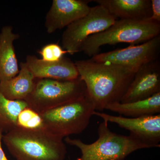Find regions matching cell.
<instances>
[{
	"mask_svg": "<svg viewBox=\"0 0 160 160\" xmlns=\"http://www.w3.org/2000/svg\"><path fill=\"white\" fill-rule=\"evenodd\" d=\"M96 111L121 102L138 69L91 59L75 62Z\"/></svg>",
	"mask_w": 160,
	"mask_h": 160,
	"instance_id": "6da1fadb",
	"label": "cell"
},
{
	"mask_svg": "<svg viewBox=\"0 0 160 160\" xmlns=\"http://www.w3.org/2000/svg\"><path fill=\"white\" fill-rule=\"evenodd\" d=\"M63 139L44 128L17 126L3 134L2 141L16 160H64L67 149Z\"/></svg>",
	"mask_w": 160,
	"mask_h": 160,
	"instance_id": "7a4b0ae2",
	"label": "cell"
},
{
	"mask_svg": "<svg viewBox=\"0 0 160 160\" xmlns=\"http://www.w3.org/2000/svg\"><path fill=\"white\" fill-rule=\"evenodd\" d=\"M106 121L98 128V138L94 142L86 144L78 139L65 138V142L75 146L81 151L78 160H124L139 149L153 148L131 135H122L111 131Z\"/></svg>",
	"mask_w": 160,
	"mask_h": 160,
	"instance_id": "3957f363",
	"label": "cell"
},
{
	"mask_svg": "<svg viewBox=\"0 0 160 160\" xmlns=\"http://www.w3.org/2000/svg\"><path fill=\"white\" fill-rule=\"evenodd\" d=\"M160 24L149 20H117L108 29L86 39L79 52L89 57L99 53L105 45L127 43L131 45L143 43L160 35Z\"/></svg>",
	"mask_w": 160,
	"mask_h": 160,
	"instance_id": "277c9868",
	"label": "cell"
},
{
	"mask_svg": "<svg viewBox=\"0 0 160 160\" xmlns=\"http://www.w3.org/2000/svg\"><path fill=\"white\" fill-rule=\"evenodd\" d=\"M96 111L88 93L78 99L40 114L43 128L64 138L79 134L87 128Z\"/></svg>",
	"mask_w": 160,
	"mask_h": 160,
	"instance_id": "5b68a950",
	"label": "cell"
},
{
	"mask_svg": "<svg viewBox=\"0 0 160 160\" xmlns=\"http://www.w3.org/2000/svg\"><path fill=\"white\" fill-rule=\"evenodd\" d=\"M87 93L86 85L80 77L69 81L35 78L32 91L24 101L28 107L41 114Z\"/></svg>",
	"mask_w": 160,
	"mask_h": 160,
	"instance_id": "8992f818",
	"label": "cell"
},
{
	"mask_svg": "<svg viewBox=\"0 0 160 160\" xmlns=\"http://www.w3.org/2000/svg\"><path fill=\"white\" fill-rule=\"evenodd\" d=\"M117 19L102 6L91 7L88 14L66 27L62 35V48L71 55L79 52L87 38L108 29Z\"/></svg>",
	"mask_w": 160,
	"mask_h": 160,
	"instance_id": "52a82bcc",
	"label": "cell"
},
{
	"mask_svg": "<svg viewBox=\"0 0 160 160\" xmlns=\"http://www.w3.org/2000/svg\"><path fill=\"white\" fill-rule=\"evenodd\" d=\"M160 35L141 45H131L123 49L99 53L92 57L95 62L111 63L139 69L150 62L159 59Z\"/></svg>",
	"mask_w": 160,
	"mask_h": 160,
	"instance_id": "ba28073f",
	"label": "cell"
},
{
	"mask_svg": "<svg viewBox=\"0 0 160 160\" xmlns=\"http://www.w3.org/2000/svg\"><path fill=\"white\" fill-rule=\"evenodd\" d=\"M96 115L107 122L117 124L128 130L130 135L147 143L153 148L160 147V114L138 118L112 115L95 111Z\"/></svg>",
	"mask_w": 160,
	"mask_h": 160,
	"instance_id": "9c48e42d",
	"label": "cell"
},
{
	"mask_svg": "<svg viewBox=\"0 0 160 160\" xmlns=\"http://www.w3.org/2000/svg\"><path fill=\"white\" fill-rule=\"evenodd\" d=\"M160 92L159 59L140 67L121 102L128 103L146 99Z\"/></svg>",
	"mask_w": 160,
	"mask_h": 160,
	"instance_id": "30bf717a",
	"label": "cell"
},
{
	"mask_svg": "<svg viewBox=\"0 0 160 160\" xmlns=\"http://www.w3.org/2000/svg\"><path fill=\"white\" fill-rule=\"evenodd\" d=\"M90 1L53 0L46 15L45 26L48 33L67 27L88 14L91 7Z\"/></svg>",
	"mask_w": 160,
	"mask_h": 160,
	"instance_id": "8fae6325",
	"label": "cell"
},
{
	"mask_svg": "<svg viewBox=\"0 0 160 160\" xmlns=\"http://www.w3.org/2000/svg\"><path fill=\"white\" fill-rule=\"evenodd\" d=\"M25 63L35 78L69 81L79 77L75 63L65 57L56 62H48L29 55Z\"/></svg>",
	"mask_w": 160,
	"mask_h": 160,
	"instance_id": "7c38bea8",
	"label": "cell"
},
{
	"mask_svg": "<svg viewBox=\"0 0 160 160\" xmlns=\"http://www.w3.org/2000/svg\"><path fill=\"white\" fill-rule=\"evenodd\" d=\"M120 19L146 21L152 15L151 0H94Z\"/></svg>",
	"mask_w": 160,
	"mask_h": 160,
	"instance_id": "4fadbf2b",
	"label": "cell"
},
{
	"mask_svg": "<svg viewBox=\"0 0 160 160\" xmlns=\"http://www.w3.org/2000/svg\"><path fill=\"white\" fill-rule=\"evenodd\" d=\"M19 35L13 32L12 27L7 26L0 32V82L9 80L19 72L13 42Z\"/></svg>",
	"mask_w": 160,
	"mask_h": 160,
	"instance_id": "5bb4252c",
	"label": "cell"
},
{
	"mask_svg": "<svg viewBox=\"0 0 160 160\" xmlns=\"http://www.w3.org/2000/svg\"><path fill=\"white\" fill-rule=\"evenodd\" d=\"M20 66L17 75L0 82V91L5 97L12 101H24L34 87L35 78L26 63L22 62Z\"/></svg>",
	"mask_w": 160,
	"mask_h": 160,
	"instance_id": "9a60e30c",
	"label": "cell"
},
{
	"mask_svg": "<svg viewBox=\"0 0 160 160\" xmlns=\"http://www.w3.org/2000/svg\"><path fill=\"white\" fill-rule=\"evenodd\" d=\"M127 118H138L160 113V92L146 99L128 103L110 104L106 109Z\"/></svg>",
	"mask_w": 160,
	"mask_h": 160,
	"instance_id": "2e32d148",
	"label": "cell"
},
{
	"mask_svg": "<svg viewBox=\"0 0 160 160\" xmlns=\"http://www.w3.org/2000/svg\"><path fill=\"white\" fill-rule=\"evenodd\" d=\"M27 107L25 101L8 99L0 91V131L6 133L16 128L18 115Z\"/></svg>",
	"mask_w": 160,
	"mask_h": 160,
	"instance_id": "e0dca14e",
	"label": "cell"
},
{
	"mask_svg": "<svg viewBox=\"0 0 160 160\" xmlns=\"http://www.w3.org/2000/svg\"><path fill=\"white\" fill-rule=\"evenodd\" d=\"M17 126L26 129H38L43 128L42 118L39 113L27 107L18 115Z\"/></svg>",
	"mask_w": 160,
	"mask_h": 160,
	"instance_id": "ac0fdd59",
	"label": "cell"
},
{
	"mask_svg": "<svg viewBox=\"0 0 160 160\" xmlns=\"http://www.w3.org/2000/svg\"><path fill=\"white\" fill-rule=\"evenodd\" d=\"M38 52L44 61L56 62L64 57L67 52L58 44L50 43L43 46Z\"/></svg>",
	"mask_w": 160,
	"mask_h": 160,
	"instance_id": "d6986e66",
	"label": "cell"
},
{
	"mask_svg": "<svg viewBox=\"0 0 160 160\" xmlns=\"http://www.w3.org/2000/svg\"><path fill=\"white\" fill-rule=\"evenodd\" d=\"M152 15L149 21L160 24V1L151 0Z\"/></svg>",
	"mask_w": 160,
	"mask_h": 160,
	"instance_id": "ffe728a7",
	"label": "cell"
},
{
	"mask_svg": "<svg viewBox=\"0 0 160 160\" xmlns=\"http://www.w3.org/2000/svg\"><path fill=\"white\" fill-rule=\"evenodd\" d=\"M3 133L0 131V160H9L6 157L5 152L3 151L2 147V139Z\"/></svg>",
	"mask_w": 160,
	"mask_h": 160,
	"instance_id": "44dd1931",
	"label": "cell"
}]
</instances>
